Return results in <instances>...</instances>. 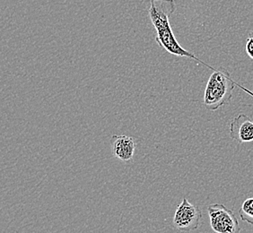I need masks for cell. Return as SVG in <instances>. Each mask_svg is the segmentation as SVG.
<instances>
[{
    "mask_svg": "<svg viewBox=\"0 0 253 233\" xmlns=\"http://www.w3.org/2000/svg\"><path fill=\"white\" fill-rule=\"evenodd\" d=\"M175 10L174 0H150L148 13L152 24L156 28V42L171 55L194 59L198 63L204 65L205 67L213 71L216 70L209 64L205 63L204 61L197 58L194 54L182 48L178 42L170 24V16L175 12Z\"/></svg>",
    "mask_w": 253,
    "mask_h": 233,
    "instance_id": "obj_1",
    "label": "cell"
},
{
    "mask_svg": "<svg viewBox=\"0 0 253 233\" xmlns=\"http://www.w3.org/2000/svg\"><path fill=\"white\" fill-rule=\"evenodd\" d=\"M210 226L215 233H241L238 219L234 211L222 204H210L208 207Z\"/></svg>",
    "mask_w": 253,
    "mask_h": 233,
    "instance_id": "obj_2",
    "label": "cell"
},
{
    "mask_svg": "<svg viewBox=\"0 0 253 233\" xmlns=\"http://www.w3.org/2000/svg\"><path fill=\"white\" fill-rule=\"evenodd\" d=\"M201 218V210L184 197L176 208L172 224L180 231L190 232L199 228Z\"/></svg>",
    "mask_w": 253,
    "mask_h": 233,
    "instance_id": "obj_3",
    "label": "cell"
},
{
    "mask_svg": "<svg viewBox=\"0 0 253 233\" xmlns=\"http://www.w3.org/2000/svg\"><path fill=\"white\" fill-rule=\"evenodd\" d=\"M230 136L240 144L253 142V121L245 114H240L233 118L230 125Z\"/></svg>",
    "mask_w": 253,
    "mask_h": 233,
    "instance_id": "obj_4",
    "label": "cell"
},
{
    "mask_svg": "<svg viewBox=\"0 0 253 233\" xmlns=\"http://www.w3.org/2000/svg\"><path fill=\"white\" fill-rule=\"evenodd\" d=\"M136 151V143L127 136H113L112 138V155L122 161L132 160Z\"/></svg>",
    "mask_w": 253,
    "mask_h": 233,
    "instance_id": "obj_5",
    "label": "cell"
},
{
    "mask_svg": "<svg viewBox=\"0 0 253 233\" xmlns=\"http://www.w3.org/2000/svg\"><path fill=\"white\" fill-rule=\"evenodd\" d=\"M242 221L253 225V197H250L244 201L239 211Z\"/></svg>",
    "mask_w": 253,
    "mask_h": 233,
    "instance_id": "obj_6",
    "label": "cell"
},
{
    "mask_svg": "<svg viewBox=\"0 0 253 233\" xmlns=\"http://www.w3.org/2000/svg\"><path fill=\"white\" fill-rule=\"evenodd\" d=\"M245 51L249 58L253 60V29L249 33L248 37L245 42Z\"/></svg>",
    "mask_w": 253,
    "mask_h": 233,
    "instance_id": "obj_7",
    "label": "cell"
}]
</instances>
